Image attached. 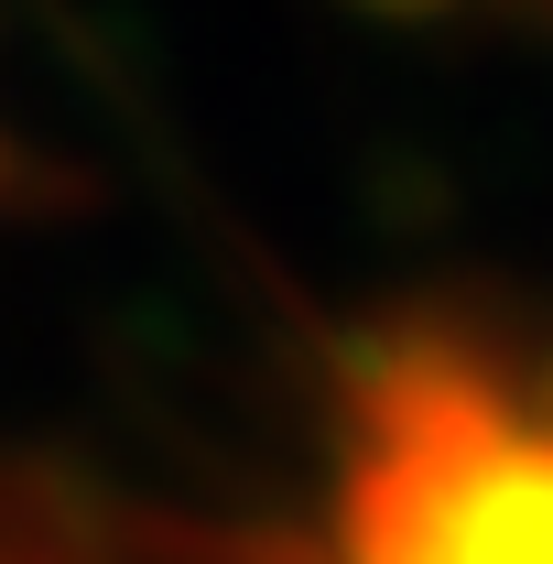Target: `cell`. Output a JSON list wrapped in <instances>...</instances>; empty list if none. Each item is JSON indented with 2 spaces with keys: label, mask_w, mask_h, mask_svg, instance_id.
Here are the masks:
<instances>
[{
  "label": "cell",
  "mask_w": 553,
  "mask_h": 564,
  "mask_svg": "<svg viewBox=\"0 0 553 564\" xmlns=\"http://www.w3.org/2000/svg\"><path fill=\"white\" fill-rule=\"evenodd\" d=\"M217 564H553V315L358 348L293 489Z\"/></svg>",
  "instance_id": "1"
}]
</instances>
